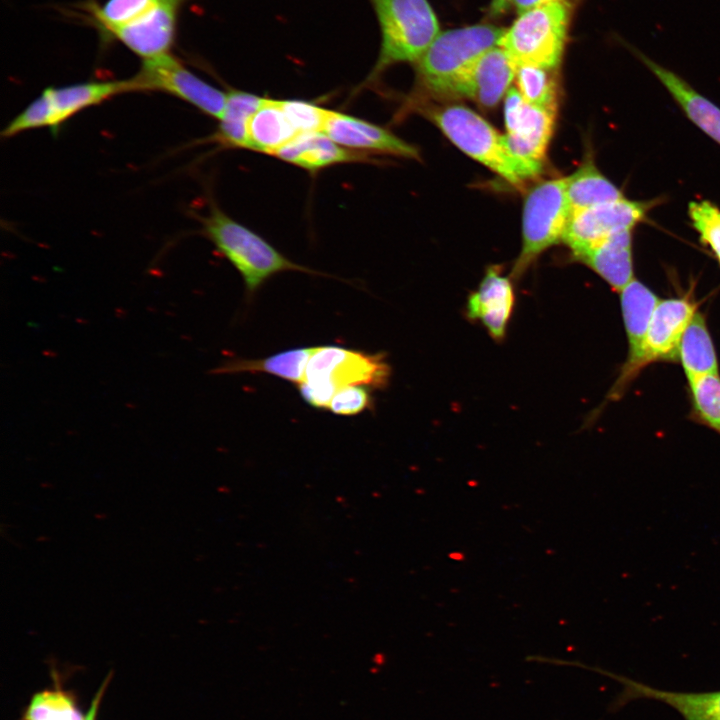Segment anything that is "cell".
I'll use <instances>...</instances> for the list:
<instances>
[{"label": "cell", "mask_w": 720, "mask_h": 720, "mask_svg": "<svg viewBox=\"0 0 720 720\" xmlns=\"http://www.w3.org/2000/svg\"><path fill=\"white\" fill-rule=\"evenodd\" d=\"M620 301L628 340V356L610 390L609 399L612 400L618 399L639 374L638 363L648 326L660 299L647 286L634 278L620 291Z\"/></svg>", "instance_id": "5bb4252c"}, {"label": "cell", "mask_w": 720, "mask_h": 720, "mask_svg": "<svg viewBox=\"0 0 720 720\" xmlns=\"http://www.w3.org/2000/svg\"><path fill=\"white\" fill-rule=\"evenodd\" d=\"M130 80L134 91L167 93L216 119L225 108L227 92L202 80L170 53L143 60L140 70Z\"/></svg>", "instance_id": "9c48e42d"}, {"label": "cell", "mask_w": 720, "mask_h": 720, "mask_svg": "<svg viewBox=\"0 0 720 720\" xmlns=\"http://www.w3.org/2000/svg\"><path fill=\"white\" fill-rule=\"evenodd\" d=\"M372 406L373 399L365 386H346L335 392L328 410L336 415L353 416Z\"/></svg>", "instance_id": "d6a6232c"}, {"label": "cell", "mask_w": 720, "mask_h": 720, "mask_svg": "<svg viewBox=\"0 0 720 720\" xmlns=\"http://www.w3.org/2000/svg\"><path fill=\"white\" fill-rule=\"evenodd\" d=\"M549 1H555V0H514L513 5L517 11L518 14L535 7L537 5L549 2Z\"/></svg>", "instance_id": "e575fe53"}, {"label": "cell", "mask_w": 720, "mask_h": 720, "mask_svg": "<svg viewBox=\"0 0 720 720\" xmlns=\"http://www.w3.org/2000/svg\"><path fill=\"white\" fill-rule=\"evenodd\" d=\"M696 419L720 433V377L709 374L688 381Z\"/></svg>", "instance_id": "83f0119b"}, {"label": "cell", "mask_w": 720, "mask_h": 720, "mask_svg": "<svg viewBox=\"0 0 720 720\" xmlns=\"http://www.w3.org/2000/svg\"><path fill=\"white\" fill-rule=\"evenodd\" d=\"M575 260L588 266L611 288L620 292L634 279L633 230H623L609 236L575 257Z\"/></svg>", "instance_id": "ffe728a7"}, {"label": "cell", "mask_w": 720, "mask_h": 720, "mask_svg": "<svg viewBox=\"0 0 720 720\" xmlns=\"http://www.w3.org/2000/svg\"><path fill=\"white\" fill-rule=\"evenodd\" d=\"M629 699H652L675 709L684 720H720V690L677 692L661 690L644 683L620 678Z\"/></svg>", "instance_id": "44dd1931"}, {"label": "cell", "mask_w": 720, "mask_h": 720, "mask_svg": "<svg viewBox=\"0 0 720 720\" xmlns=\"http://www.w3.org/2000/svg\"><path fill=\"white\" fill-rule=\"evenodd\" d=\"M657 201L631 200L626 197L572 212L562 241L573 257L623 230L634 229L644 221Z\"/></svg>", "instance_id": "30bf717a"}, {"label": "cell", "mask_w": 720, "mask_h": 720, "mask_svg": "<svg viewBox=\"0 0 720 720\" xmlns=\"http://www.w3.org/2000/svg\"><path fill=\"white\" fill-rule=\"evenodd\" d=\"M570 215L567 177L542 181L529 190L523 206L522 250L511 274L515 279L542 252L562 240Z\"/></svg>", "instance_id": "ba28073f"}, {"label": "cell", "mask_w": 720, "mask_h": 720, "mask_svg": "<svg viewBox=\"0 0 720 720\" xmlns=\"http://www.w3.org/2000/svg\"><path fill=\"white\" fill-rule=\"evenodd\" d=\"M688 214L701 242L720 264V207L706 200L693 201L689 203Z\"/></svg>", "instance_id": "4dcf8cb0"}, {"label": "cell", "mask_w": 720, "mask_h": 720, "mask_svg": "<svg viewBox=\"0 0 720 720\" xmlns=\"http://www.w3.org/2000/svg\"><path fill=\"white\" fill-rule=\"evenodd\" d=\"M25 720H86L71 696L62 690H45L31 699Z\"/></svg>", "instance_id": "f1b7e54d"}, {"label": "cell", "mask_w": 720, "mask_h": 720, "mask_svg": "<svg viewBox=\"0 0 720 720\" xmlns=\"http://www.w3.org/2000/svg\"><path fill=\"white\" fill-rule=\"evenodd\" d=\"M102 695V689L99 690L98 694L96 695L94 701L91 704V707L89 709V712L86 715V720H95V716L97 714V709L99 705V701Z\"/></svg>", "instance_id": "d590c367"}, {"label": "cell", "mask_w": 720, "mask_h": 720, "mask_svg": "<svg viewBox=\"0 0 720 720\" xmlns=\"http://www.w3.org/2000/svg\"><path fill=\"white\" fill-rule=\"evenodd\" d=\"M556 70L529 64L517 65L516 88L528 103L556 112L559 90Z\"/></svg>", "instance_id": "4316f807"}, {"label": "cell", "mask_w": 720, "mask_h": 720, "mask_svg": "<svg viewBox=\"0 0 720 720\" xmlns=\"http://www.w3.org/2000/svg\"><path fill=\"white\" fill-rule=\"evenodd\" d=\"M696 304L687 297L660 300L655 307L642 355L638 363L640 371L652 362L679 360L681 338L694 314Z\"/></svg>", "instance_id": "9a60e30c"}, {"label": "cell", "mask_w": 720, "mask_h": 720, "mask_svg": "<svg viewBox=\"0 0 720 720\" xmlns=\"http://www.w3.org/2000/svg\"><path fill=\"white\" fill-rule=\"evenodd\" d=\"M322 132L337 144L358 152L419 159L414 145L388 129L341 112L329 111Z\"/></svg>", "instance_id": "2e32d148"}, {"label": "cell", "mask_w": 720, "mask_h": 720, "mask_svg": "<svg viewBox=\"0 0 720 720\" xmlns=\"http://www.w3.org/2000/svg\"><path fill=\"white\" fill-rule=\"evenodd\" d=\"M263 99L255 94L229 89L224 111L218 119V129L211 139L224 147L247 149L248 122Z\"/></svg>", "instance_id": "484cf974"}, {"label": "cell", "mask_w": 720, "mask_h": 720, "mask_svg": "<svg viewBox=\"0 0 720 720\" xmlns=\"http://www.w3.org/2000/svg\"><path fill=\"white\" fill-rule=\"evenodd\" d=\"M273 155L310 172L340 163L372 160L366 153L337 144L323 132L298 134Z\"/></svg>", "instance_id": "d6986e66"}, {"label": "cell", "mask_w": 720, "mask_h": 720, "mask_svg": "<svg viewBox=\"0 0 720 720\" xmlns=\"http://www.w3.org/2000/svg\"><path fill=\"white\" fill-rule=\"evenodd\" d=\"M159 1L160 0H107L101 6H92L91 15L94 23L105 33L108 30L133 21Z\"/></svg>", "instance_id": "f546056e"}, {"label": "cell", "mask_w": 720, "mask_h": 720, "mask_svg": "<svg viewBox=\"0 0 720 720\" xmlns=\"http://www.w3.org/2000/svg\"><path fill=\"white\" fill-rule=\"evenodd\" d=\"M515 305L512 280L502 274L497 265L490 266L477 289L470 293L466 303V316L479 321L495 341L506 335Z\"/></svg>", "instance_id": "e0dca14e"}, {"label": "cell", "mask_w": 720, "mask_h": 720, "mask_svg": "<svg viewBox=\"0 0 720 720\" xmlns=\"http://www.w3.org/2000/svg\"><path fill=\"white\" fill-rule=\"evenodd\" d=\"M517 64L501 47L482 54L448 88L444 96L470 99L484 108L496 106L515 79Z\"/></svg>", "instance_id": "4fadbf2b"}, {"label": "cell", "mask_w": 720, "mask_h": 720, "mask_svg": "<svg viewBox=\"0 0 720 720\" xmlns=\"http://www.w3.org/2000/svg\"><path fill=\"white\" fill-rule=\"evenodd\" d=\"M555 114V111L528 103L516 87H510L504 100L507 133L503 137L508 151L530 165L543 168Z\"/></svg>", "instance_id": "8fae6325"}, {"label": "cell", "mask_w": 720, "mask_h": 720, "mask_svg": "<svg viewBox=\"0 0 720 720\" xmlns=\"http://www.w3.org/2000/svg\"><path fill=\"white\" fill-rule=\"evenodd\" d=\"M425 112L455 146L511 185L519 187L541 173L542 168L513 156L503 135L469 107L448 104L430 107Z\"/></svg>", "instance_id": "6da1fadb"}, {"label": "cell", "mask_w": 720, "mask_h": 720, "mask_svg": "<svg viewBox=\"0 0 720 720\" xmlns=\"http://www.w3.org/2000/svg\"><path fill=\"white\" fill-rule=\"evenodd\" d=\"M505 29L477 24L439 33L415 63L418 84L444 96L451 84L482 54L497 47Z\"/></svg>", "instance_id": "8992f818"}, {"label": "cell", "mask_w": 720, "mask_h": 720, "mask_svg": "<svg viewBox=\"0 0 720 720\" xmlns=\"http://www.w3.org/2000/svg\"><path fill=\"white\" fill-rule=\"evenodd\" d=\"M297 135L280 101L264 97L248 122L247 149L273 155Z\"/></svg>", "instance_id": "7402d4cb"}, {"label": "cell", "mask_w": 720, "mask_h": 720, "mask_svg": "<svg viewBox=\"0 0 720 720\" xmlns=\"http://www.w3.org/2000/svg\"><path fill=\"white\" fill-rule=\"evenodd\" d=\"M184 0H160L145 13L105 35L116 39L143 60L170 53Z\"/></svg>", "instance_id": "7c38bea8"}, {"label": "cell", "mask_w": 720, "mask_h": 720, "mask_svg": "<svg viewBox=\"0 0 720 720\" xmlns=\"http://www.w3.org/2000/svg\"><path fill=\"white\" fill-rule=\"evenodd\" d=\"M315 347L293 348L263 359L230 360L215 369L214 373H266L299 385L304 381L305 371Z\"/></svg>", "instance_id": "603a6c76"}, {"label": "cell", "mask_w": 720, "mask_h": 720, "mask_svg": "<svg viewBox=\"0 0 720 720\" xmlns=\"http://www.w3.org/2000/svg\"><path fill=\"white\" fill-rule=\"evenodd\" d=\"M567 196L571 213L625 197L591 157L567 177Z\"/></svg>", "instance_id": "cb8c5ba5"}, {"label": "cell", "mask_w": 720, "mask_h": 720, "mask_svg": "<svg viewBox=\"0 0 720 720\" xmlns=\"http://www.w3.org/2000/svg\"><path fill=\"white\" fill-rule=\"evenodd\" d=\"M131 91L134 90L130 79L48 87L4 127L1 136L8 138L38 128L56 131L80 111Z\"/></svg>", "instance_id": "52a82bcc"}, {"label": "cell", "mask_w": 720, "mask_h": 720, "mask_svg": "<svg viewBox=\"0 0 720 720\" xmlns=\"http://www.w3.org/2000/svg\"><path fill=\"white\" fill-rule=\"evenodd\" d=\"M573 12L569 0L549 1L532 7L505 29L499 41L517 65L558 69Z\"/></svg>", "instance_id": "5b68a950"}, {"label": "cell", "mask_w": 720, "mask_h": 720, "mask_svg": "<svg viewBox=\"0 0 720 720\" xmlns=\"http://www.w3.org/2000/svg\"><path fill=\"white\" fill-rule=\"evenodd\" d=\"M390 376L391 367L383 352L368 353L336 345L316 346L298 390L310 406L328 409L337 390L346 386L382 389L388 385Z\"/></svg>", "instance_id": "7a4b0ae2"}, {"label": "cell", "mask_w": 720, "mask_h": 720, "mask_svg": "<svg viewBox=\"0 0 720 720\" xmlns=\"http://www.w3.org/2000/svg\"><path fill=\"white\" fill-rule=\"evenodd\" d=\"M200 220L203 233L241 274L249 296L278 273H315L286 258L264 238L229 217L217 206L211 207Z\"/></svg>", "instance_id": "277c9868"}, {"label": "cell", "mask_w": 720, "mask_h": 720, "mask_svg": "<svg viewBox=\"0 0 720 720\" xmlns=\"http://www.w3.org/2000/svg\"><path fill=\"white\" fill-rule=\"evenodd\" d=\"M514 0H492L488 13L489 16L496 18L502 14H504L513 4Z\"/></svg>", "instance_id": "836d02e7"}, {"label": "cell", "mask_w": 720, "mask_h": 720, "mask_svg": "<svg viewBox=\"0 0 720 720\" xmlns=\"http://www.w3.org/2000/svg\"><path fill=\"white\" fill-rule=\"evenodd\" d=\"M279 101L298 134L323 131L330 110L304 100Z\"/></svg>", "instance_id": "1f68e13d"}, {"label": "cell", "mask_w": 720, "mask_h": 720, "mask_svg": "<svg viewBox=\"0 0 720 720\" xmlns=\"http://www.w3.org/2000/svg\"><path fill=\"white\" fill-rule=\"evenodd\" d=\"M632 52L670 93L684 114L699 129L720 144V108L696 91L681 76L631 47Z\"/></svg>", "instance_id": "ac0fdd59"}, {"label": "cell", "mask_w": 720, "mask_h": 720, "mask_svg": "<svg viewBox=\"0 0 720 720\" xmlns=\"http://www.w3.org/2000/svg\"><path fill=\"white\" fill-rule=\"evenodd\" d=\"M380 29L378 58L363 85L375 83L391 66L416 63L439 34L428 0H369Z\"/></svg>", "instance_id": "3957f363"}, {"label": "cell", "mask_w": 720, "mask_h": 720, "mask_svg": "<svg viewBox=\"0 0 720 720\" xmlns=\"http://www.w3.org/2000/svg\"><path fill=\"white\" fill-rule=\"evenodd\" d=\"M679 360L688 381L704 375L719 374L715 348L705 318L698 311L681 338Z\"/></svg>", "instance_id": "d4e9b609"}]
</instances>
